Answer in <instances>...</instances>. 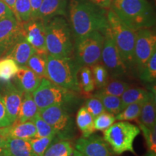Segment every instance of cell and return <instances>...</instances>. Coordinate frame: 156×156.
<instances>
[{"label": "cell", "instance_id": "6da1fadb", "mask_svg": "<svg viewBox=\"0 0 156 156\" xmlns=\"http://www.w3.org/2000/svg\"><path fill=\"white\" fill-rule=\"evenodd\" d=\"M70 28L75 41L93 32L103 33L109 26L106 9L88 0H70Z\"/></svg>", "mask_w": 156, "mask_h": 156}, {"label": "cell", "instance_id": "7a4b0ae2", "mask_svg": "<svg viewBox=\"0 0 156 156\" xmlns=\"http://www.w3.org/2000/svg\"><path fill=\"white\" fill-rule=\"evenodd\" d=\"M111 9L126 26L135 31L155 25V12L147 0H113Z\"/></svg>", "mask_w": 156, "mask_h": 156}, {"label": "cell", "instance_id": "3957f363", "mask_svg": "<svg viewBox=\"0 0 156 156\" xmlns=\"http://www.w3.org/2000/svg\"><path fill=\"white\" fill-rule=\"evenodd\" d=\"M48 54L56 57L72 56L74 51L73 33L64 17L56 16L45 22Z\"/></svg>", "mask_w": 156, "mask_h": 156}, {"label": "cell", "instance_id": "277c9868", "mask_svg": "<svg viewBox=\"0 0 156 156\" xmlns=\"http://www.w3.org/2000/svg\"><path fill=\"white\" fill-rule=\"evenodd\" d=\"M80 67L72 56L56 57L48 54L46 78L72 92H80L77 79Z\"/></svg>", "mask_w": 156, "mask_h": 156}, {"label": "cell", "instance_id": "5b68a950", "mask_svg": "<svg viewBox=\"0 0 156 156\" xmlns=\"http://www.w3.org/2000/svg\"><path fill=\"white\" fill-rule=\"evenodd\" d=\"M108 22L121 58L127 69L134 67V44L136 31L124 24L112 9L108 12Z\"/></svg>", "mask_w": 156, "mask_h": 156}, {"label": "cell", "instance_id": "8992f818", "mask_svg": "<svg viewBox=\"0 0 156 156\" xmlns=\"http://www.w3.org/2000/svg\"><path fill=\"white\" fill-rule=\"evenodd\" d=\"M140 131L139 126L126 121H119L103 131V138L116 155H122L125 152L136 154L133 143Z\"/></svg>", "mask_w": 156, "mask_h": 156}, {"label": "cell", "instance_id": "52a82bcc", "mask_svg": "<svg viewBox=\"0 0 156 156\" xmlns=\"http://www.w3.org/2000/svg\"><path fill=\"white\" fill-rule=\"evenodd\" d=\"M103 39V33L93 31L75 41V59L80 67H92L100 62Z\"/></svg>", "mask_w": 156, "mask_h": 156}, {"label": "cell", "instance_id": "ba28073f", "mask_svg": "<svg viewBox=\"0 0 156 156\" xmlns=\"http://www.w3.org/2000/svg\"><path fill=\"white\" fill-rule=\"evenodd\" d=\"M72 93L44 77L42 78L38 87L32 93V95L40 111L54 105L65 106L73 99Z\"/></svg>", "mask_w": 156, "mask_h": 156}, {"label": "cell", "instance_id": "9c48e42d", "mask_svg": "<svg viewBox=\"0 0 156 156\" xmlns=\"http://www.w3.org/2000/svg\"><path fill=\"white\" fill-rule=\"evenodd\" d=\"M103 36L104 39L101 52L103 65L106 68L110 77L117 78L124 76L128 69L121 58L109 26L103 32Z\"/></svg>", "mask_w": 156, "mask_h": 156}, {"label": "cell", "instance_id": "30bf717a", "mask_svg": "<svg viewBox=\"0 0 156 156\" xmlns=\"http://www.w3.org/2000/svg\"><path fill=\"white\" fill-rule=\"evenodd\" d=\"M156 52V36L150 28L136 31L134 44V66L140 73L152 55Z\"/></svg>", "mask_w": 156, "mask_h": 156}, {"label": "cell", "instance_id": "8fae6325", "mask_svg": "<svg viewBox=\"0 0 156 156\" xmlns=\"http://www.w3.org/2000/svg\"><path fill=\"white\" fill-rule=\"evenodd\" d=\"M39 114L59 135L60 139L67 140L71 129L72 121L64 105H54L39 111Z\"/></svg>", "mask_w": 156, "mask_h": 156}, {"label": "cell", "instance_id": "7c38bea8", "mask_svg": "<svg viewBox=\"0 0 156 156\" xmlns=\"http://www.w3.org/2000/svg\"><path fill=\"white\" fill-rule=\"evenodd\" d=\"M23 36V23L15 15L0 20V57L5 56Z\"/></svg>", "mask_w": 156, "mask_h": 156}, {"label": "cell", "instance_id": "4fadbf2b", "mask_svg": "<svg viewBox=\"0 0 156 156\" xmlns=\"http://www.w3.org/2000/svg\"><path fill=\"white\" fill-rule=\"evenodd\" d=\"M24 38L34 48L35 52L48 54L46 46V25L45 21L38 18H31L23 23Z\"/></svg>", "mask_w": 156, "mask_h": 156}, {"label": "cell", "instance_id": "5bb4252c", "mask_svg": "<svg viewBox=\"0 0 156 156\" xmlns=\"http://www.w3.org/2000/svg\"><path fill=\"white\" fill-rule=\"evenodd\" d=\"M75 149L82 156H114L108 143L103 138L95 134L79 138L75 142Z\"/></svg>", "mask_w": 156, "mask_h": 156}, {"label": "cell", "instance_id": "9a60e30c", "mask_svg": "<svg viewBox=\"0 0 156 156\" xmlns=\"http://www.w3.org/2000/svg\"><path fill=\"white\" fill-rule=\"evenodd\" d=\"M2 96L3 98L7 114L12 124L17 120V116H18L23 100V93L16 85L9 81L7 82V85Z\"/></svg>", "mask_w": 156, "mask_h": 156}, {"label": "cell", "instance_id": "2e32d148", "mask_svg": "<svg viewBox=\"0 0 156 156\" xmlns=\"http://www.w3.org/2000/svg\"><path fill=\"white\" fill-rule=\"evenodd\" d=\"M17 87L23 93H32L38 87L41 80L39 77L27 66L20 67L18 71L15 75Z\"/></svg>", "mask_w": 156, "mask_h": 156}, {"label": "cell", "instance_id": "e0dca14e", "mask_svg": "<svg viewBox=\"0 0 156 156\" xmlns=\"http://www.w3.org/2000/svg\"><path fill=\"white\" fill-rule=\"evenodd\" d=\"M67 0H43L36 18L45 22L52 17L66 15Z\"/></svg>", "mask_w": 156, "mask_h": 156}, {"label": "cell", "instance_id": "ac0fdd59", "mask_svg": "<svg viewBox=\"0 0 156 156\" xmlns=\"http://www.w3.org/2000/svg\"><path fill=\"white\" fill-rule=\"evenodd\" d=\"M34 53V48L24 37H22L5 56L13 58L17 65L22 67L26 66L28 59Z\"/></svg>", "mask_w": 156, "mask_h": 156}, {"label": "cell", "instance_id": "d6986e66", "mask_svg": "<svg viewBox=\"0 0 156 156\" xmlns=\"http://www.w3.org/2000/svg\"><path fill=\"white\" fill-rule=\"evenodd\" d=\"M9 137L30 140L36 136V126L33 121L15 122L8 126Z\"/></svg>", "mask_w": 156, "mask_h": 156}, {"label": "cell", "instance_id": "ffe728a7", "mask_svg": "<svg viewBox=\"0 0 156 156\" xmlns=\"http://www.w3.org/2000/svg\"><path fill=\"white\" fill-rule=\"evenodd\" d=\"M5 149L8 156H36L28 140L8 137Z\"/></svg>", "mask_w": 156, "mask_h": 156}, {"label": "cell", "instance_id": "44dd1931", "mask_svg": "<svg viewBox=\"0 0 156 156\" xmlns=\"http://www.w3.org/2000/svg\"><path fill=\"white\" fill-rule=\"evenodd\" d=\"M38 113L39 110L33 98L32 93H23L18 116L15 122H24L32 121Z\"/></svg>", "mask_w": 156, "mask_h": 156}, {"label": "cell", "instance_id": "7402d4cb", "mask_svg": "<svg viewBox=\"0 0 156 156\" xmlns=\"http://www.w3.org/2000/svg\"><path fill=\"white\" fill-rule=\"evenodd\" d=\"M155 93H153L142 105L137 122L149 128L156 126Z\"/></svg>", "mask_w": 156, "mask_h": 156}, {"label": "cell", "instance_id": "603a6c76", "mask_svg": "<svg viewBox=\"0 0 156 156\" xmlns=\"http://www.w3.org/2000/svg\"><path fill=\"white\" fill-rule=\"evenodd\" d=\"M76 123L83 137H87L95 131L94 128V118L85 106L81 107L78 110L76 116Z\"/></svg>", "mask_w": 156, "mask_h": 156}, {"label": "cell", "instance_id": "cb8c5ba5", "mask_svg": "<svg viewBox=\"0 0 156 156\" xmlns=\"http://www.w3.org/2000/svg\"><path fill=\"white\" fill-rule=\"evenodd\" d=\"M155 92H150L147 90L140 87L136 88H129L124 91L121 95V101H122V108H124L128 105L134 103L145 102Z\"/></svg>", "mask_w": 156, "mask_h": 156}, {"label": "cell", "instance_id": "d4e9b609", "mask_svg": "<svg viewBox=\"0 0 156 156\" xmlns=\"http://www.w3.org/2000/svg\"><path fill=\"white\" fill-rule=\"evenodd\" d=\"M74 151L75 148L69 140L59 139L57 141L51 142L43 156H71Z\"/></svg>", "mask_w": 156, "mask_h": 156}, {"label": "cell", "instance_id": "484cf974", "mask_svg": "<svg viewBox=\"0 0 156 156\" xmlns=\"http://www.w3.org/2000/svg\"><path fill=\"white\" fill-rule=\"evenodd\" d=\"M48 54H38L35 52L27 62L26 66L39 77H46V63Z\"/></svg>", "mask_w": 156, "mask_h": 156}, {"label": "cell", "instance_id": "4316f807", "mask_svg": "<svg viewBox=\"0 0 156 156\" xmlns=\"http://www.w3.org/2000/svg\"><path fill=\"white\" fill-rule=\"evenodd\" d=\"M19 69V66L13 58L5 56L0 58V80L9 82L15 77Z\"/></svg>", "mask_w": 156, "mask_h": 156}, {"label": "cell", "instance_id": "83f0119b", "mask_svg": "<svg viewBox=\"0 0 156 156\" xmlns=\"http://www.w3.org/2000/svg\"><path fill=\"white\" fill-rule=\"evenodd\" d=\"M77 79L80 92L83 91L84 93H90L95 90V87L92 72L90 69V67L83 66L80 67L77 74Z\"/></svg>", "mask_w": 156, "mask_h": 156}, {"label": "cell", "instance_id": "f1b7e54d", "mask_svg": "<svg viewBox=\"0 0 156 156\" xmlns=\"http://www.w3.org/2000/svg\"><path fill=\"white\" fill-rule=\"evenodd\" d=\"M93 96L98 98L103 103L106 112L110 113L114 115L119 114L122 108V101H121V98L114 96V95L103 94L96 92L93 95Z\"/></svg>", "mask_w": 156, "mask_h": 156}, {"label": "cell", "instance_id": "f546056e", "mask_svg": "<svg viewBox=\"0 0 156 156\" xmlns=\"http://www.w3.org/2000/svg\"><path fill=\"white\" fill-rule=\"evenodd\" d=\"M130 87V85L126 82L115 80L108 81V83L102 88L99 89L98 93H103V94L114 95V96L121 97L124 91Z\"/></svg>", "mask_w": 156, "mask_h": 156}, {"label": "cell", "instance_id": "4dcf8cb0", "mask_svg": "<svg viewBox=\"0 0 156 156\" xmlns=\"http://www.w3.org/2000/svg\"><path fill=\"white\" fill-rule=\"evenodd\" d=\"M144 102L134 103L128 105L121 112L115 115L116 121H134L139 119L140 112Z\"/></svg>", "mask_w": 156, "mask_h": 156}, {"label": "cell", "instance_id": "1f68e13d", "mask_svg": "<svg viewBox=\"0 0 156 156\" xmlns=\"http://www.w3.org/2000/svg\"><path fill=\"white\" fill-rule=\"evenodd\" d=\"M13 13L20 23H23L31 19L30 0H16Z\"/></svg>", "mask_w": 156, "mask_h": 156}, {"label": "cell", "instance_id": "d6a6232c", "mask_svg": "<svg viewBox=\"0 0 156 156\" xmlns=\"http://www.w3.org/2000/svg\"><path fill=\"white\" fill-rule=\"evenodd\" d=\"M91 67L95 87L98 89L102 88L109 81V74L106 68L99 63L94 64Z\"/></svg>", "mask_w": 156, "mask_h": 156}, {"label": "cell", "instance_id": "836d02e7", "mask_svg": "<svg viewBox=\"0 0 156 156\" xmlns=\"http://www.w3.org/2000/svg\"><path fill=\"white\" fill-rule=\"evenodd\" d=\"M140 79L147 83L155 84L156 80V52H155L147 62L141 73H139Z\"/></svg>", "mask_w": 156, "mask_h": 156}, {"label": "cell", "instance_id": "e575fe53", "mask_svg": "<svg viewBox=\"0 0 156 156\" xmlns=\"http://www.w3.org/2000/svg\"><path fill=\"white\" fill-rule=\"evenodd\" d=\"M55 136H48L44 137H36L28 140L30 142L33 152L36 156H43L51 142L53 141Z\"/></svg>", "mask_w": 156, "mask_h": 156}, {"label": "cell", "instance_id": "d590c367", "mask_svg": "<svg viewBox=\"0 0 156 156\" xmlns=\"http://www.w3.org/2000/svg\"><path fill=\"white\" fill-rule=\"evenodd\" d=\"M36 129V137H44L48 136H56V133L53 128L41 118L39 113L32 120Z\"/></svg>", "mask_w": 156, "mask_h": 156}, {"label": "cell", "instance_id": "8d00e7d4", "mask_svg": "<svg viewBox=\"0 0 156 156\" xmlns=\"http://www.w3.org/2000/svg\"><path fill=\"white\" fill-rule=\"evenodd\" d=\"M116 122L114 114L103 112L94 119V128L97 131H105Z\"/></svg>", "mask_w": 156, "mask_h": 156}, {"label": "cell", "instance_id": "74e56055", "mask_svg": "<svg viewBox=\"0 0 156 156\" xmlns=\"http://www.w3.org/2000/svg\"><path fill=\"white\" fill-rule=\"evenodd\" d=\"M139 124V128L142 130V134L145 138L149 151L156 153V126L149 128L145 126L141 123L137 122Z\"/></svg>", "mask_w": 156, "mask_h": 156}, {"label": "cell", "instance_id": "f35d334b", "mask_svg": "<svg viewBox=\"0 0 156 156\" xmlns=\"http://www.w3.org/2000/svg\"><path fill=\"white\" fill-rule=\"evenodd\" d=\"M84 106L86 108L89 113H90V114L94 119L98 115L106 112V109H105L101 101L95 96L88 98L85 101Z\"/></svg>", "mask_w": 156, "mask_h": 156}, {"label": "cell", "instance_id": "ab89813d", "mask_svg": "<svg viewBox=\"0 0 156 156\" xmlns=\"http://www.w3.org/2000/svg\"><path fill=\"white\" fill-rule=\"evenodd\" d=\"M12 122L9 119L7 110H6L3 98L0 94V128L11 125Z\"/></svg>", "mask_w": 156, "mask_h": 156}, {"label": "cell", "instance_id": "60d3db41", "mask_svg": "<svg viewBox=\"0 0 156 156\" xmlns=\"http://www.w3.org/2000/svg\"><path fill=\"white\" fill-rule=\"evenodd\" d=\"M12 15H14V13L12 9L7 5L4 0H0V20Z\"/></svg>", "mask_w": 156, "mask_h": 156}, {"label": "cell", "instance_id": "b9f144b4", "mask_svg": "<svg viewBox=\"0 0 156 156\" xmlns=\"http://www.w3.org/2000/svg\"><path fill=\"white\" fill-rule=\"evenodd\" d=\"M8 126L0 128V147L5 148L8 136Z\"/></svg>", "mask_w": 156, "mask_h": 156}, {"label": "cell", "instance_id": "7bdbcfd3", "mask_svg": "<svg viewBox=\"0 0 156 156\" xmlns=\"http://www.w3.org/2000/svg\"><path fill=\"white\" fill-rule=\"evenodd\" d=\"M42 2L43 0H30L31 7V18H36Z\"/></svg>", "mask_w": 156, "mask_h": 156}, {"label": "cell", "instance_id": "ee69618b", "mask_svg": "<svg viewBox=\"0 0 156 156\" xmlns=\"http://www.w3.org/2000/svg\"><path fill=\"white\" fill-rule=\"evenodd\" d=\"M88 1L101 7V8L106 9L110 8L113 0H88Z\"/></svg>", "mask_w": 156, "mask_h": 156}, {"label": "cell", "instance_id": "f6af8a7d", "mask_svg": "<svg viewBox=\"0 0 156 156\" xmlns=\"http://www.w3.org/2000/svg\"><path fill=\"white\" fill-rule=\"evenodd\" d=\"M15 1H16V0H4V2L7 4V5L12 9V12L14 10Z\"/></svg>", "mask_w": 156, "mask_h": 156}, {"label": "cell", "instance_id": "bcb514c9", "mask_svg": "<svg viewBox=\"0 0 156 156\" xmlns=\"http://www.w3.org/2000/svg\"><path fill=\"white\" fill-rule=\"evenodd\" d=\"M0 156H8L5 148L0 147Z\"/></svg>", "mask_w": 156, "mask_h": 156}, {"label": "cell", "instance_id": "7dc6e473", "mask_svg": "<svg viewBox=\"0 0 156 156\" xmlns=\"http://www.w3.org/2000/svg\"><path fill=\"white\" fill-rule=\"evenodd\" d=\"M144 156H156V153H153V152L149 151Z\"/></svg>", "mask_w": 156, "mask_h": 156}, {"label": "cell", "instance_id": "c3c4849f", "mask_svg": "<svg viewBox=\"0 0 156 156\" xmlns=\"http://www.w3.org/2000/svg\"><path fill=\"white\" fill-rule=\"evenodd\" d=\"M71 156H82V155H80V153H78V152L77 151H75H75H74L73 155H71Z\"/></svg>", "mask_w": 156, "mask_h": 156}]
</instances>
